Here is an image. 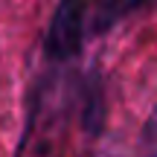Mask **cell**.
<instances>
[{
	"label": "cell",
	"instance_id": "6da1fadb",
	"mask_svg": "<svg viewBox=\"0 0 157 157\" xmlns=\"http://www.w3.org/2000/svg\"><path fill=\"white\" fill-rule=\"evenodd\" d=\"M102 102L99 78L70 76L67 70H50L29 87L26 96V119L17 157H64L70 140L73 117L96 122V108Z\"/></svg>",
	"mask_w": 157,
	"mask_h": 157
},
{
	"label": "cell",
	"instance_id": "7a4b0ae2",
	"mask_svg": "<svg viewBox=\"0 0 157 157\" xmlns=\"http://www.w3.org/2000/svg\"><path fill=\"white\" fill-rule=\"evenodd\" d=\"M87 0H58L44 32V56L52 64H70L87 38Z\"/></svg>",
	"mask_w": 157,
	"mask_h": 157
},
{
	"label": "cell",
	"instance_id": "3957f363",
	"mask_svg": "<svg viewBox=\"0 0 157 157\" xmlns=\"http://www.w3.org/2000/svg\"><path fill=\"white\" fill-rule=\"evenodd\" d=\"M154 3L157 0H99L93 17H90V23H87V32L90 35H105V32H111L113 26H119L122 21L140 15L143 9H148V6H154Z\"/></svg>",
	"mask_w": 157,
	"mask_h": 157
},
{
	"label": "cell",
	"instance_id": "277c9868",
	"mask_svg": "<svg viewBox=\"0 0 157 157\" xmlns=\"http://www.w3.org/2000/svg\"><path fill=\"white\" fill-rule=\"evenodd\" d=\"M140 146H143V157H157V108L148 113L146 125H143Z\"/></svg>",
	"mask_w": 157,
	"mask_h": 157
}]
</instances>
